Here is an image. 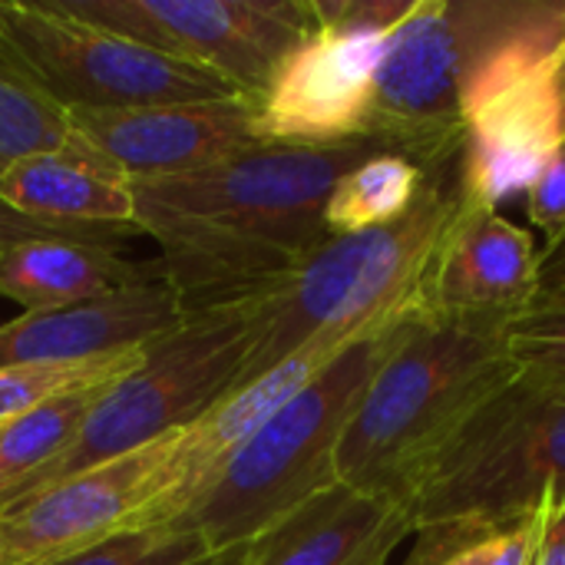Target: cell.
I'll use <instances>...</instances> for the list:
<instances>
[{
  "instance_id": "8",
  "label": "cell",
  "mask_w": 565,
  "mask_h": 565,
  "mask_svg": "<svg viewBox=\"0 0 565 565\" xmlns=\"http://www.w3.org/2000/svg\"><path fill=\"white\" fill-rule=\"evenodd\" d=\"M0 63L66 113L238 96L218 76L66 17L50 0H0Z\"/></svg>"
},
{
  "instance_id": "13",
  "label": "cell",
  "mask_w": 565,
  "mask_h": 565,
  "mask_svg": "<svg viewBox=\"0 0 565 565\" xmlns=\"http://www.w3.org/2000/svg\"><path fill=\"white\" fill-rule=\"evenodd\" d=\"M66 116L73 136L129 182L195 172L265 146L248 96Z\"/></svg>"
},
{
  "instance_id": "20",
  "label": "cell",
  "mask_w": 565,
  "mask_h": 565,
  "mask_svg": "<svg viewBox=\"0 0 565 565\" xmlns=\"http://www.w3.org/2000/svg\"><path fill=\"white\" fill-rule=\"evenodd\" d=\"M106 387L63 394L0 427V507L73 447Z\"/></svg>"
},
{
  "instance_id": "14",
  "label": "cell",
  "mask_w": 565,
  "mask_h": 565,
  "mask_svg": "<svg viewBox=\"0 0 565 565\" xmlns=\"http://www.w3.org/2000/svg\"><path fill=\"white\" fill-rule=\"evenodd\" d=\"M536 238L500 209L463 202L424 281L427 315L510 318L536 295Z\"/></svg>"
},
{
  "instance_id": "4",
  "label": "cell",
  "mask_w": 565,
  "mask_h": 565,
  "mask_svg": "<svg viewBox=\"0 0 565 565\" xmlns=\"http://www.w3.org/2000/svg\"><path fill=\"white\" fill-rule=\"evenodd\" d=\"M414 318L354 341L318 381L268 417L172 523L199 533L209 553H225L255 543L298 507L331 490L348 420L401 328Z\"/></svg>"
},
{
  "instance_id": "29",
  "label": "cell",
  "mask_w": 565,
  "mask_h": 565,
  "mask_svg": "<svg viewBox=\"0 0 565 565\" xmlns=\"http://www.w3.org/2000/svg\"><path fill=\"white\" fill-rule=\"evenodd\" d=\"M553 291H565V242L540 255L536 295H553Z\"/></svg>"
},
{
  "instance_id": "2",
  "label": "cell",
  "mask_w": 565,
  "mask_h": 565,
  "mask_svg": "<svg viewBox=\"0 0 565 565\" xmlns=\"http://www.w3.org/2000/svg\"><path fill=\"white\" fill-rule=\"evenodd\" d=\"M507 318L417 315L374 371L338 447V483L411 503L460 427L516 374Z\"/></svg>"
},
{
  "instance_id": "3",
  "label": "cell",
  "mask_w": 565,
  "mask_h": 565,
  "mask_svg": "<svg viewBox=\"0 0 565 565\" xmlns=\"http://www.w3.org/2000/svg\"><path fill=\"white\" fill-rule=\"evenodd\" d=\"M460 156L427 169V182L404 218L328 238L258 295L248 354L232 391L258 381L318 334L361 338L427 311L430 262L467 202Z\"/></svg>"
},
{
  "instance_id": "11",
  "label": "cell",
  "mask_w": 565,
  "mask_h": 565,
  "mask_svg": "<svg viewBox=\"0 0 565 565\" xmlns=\"http://www.w3.org/2000/svg\"><path fill=\"white\" fill-rule=\"evenodd\" d=\"M565 17L510 43L463 99V195L500 209L526 195L543 162L565 142L559 66Z\"/></svg>"
},
{
  "instance_id": "19",
  "label": "cell",
  "mask_w": 565,
  "mask_h": 565,
  "mask_svg": "<svg viewBox=\"0 0 565 565\" xmlns=\"http://www.w3.org/2000/svg\"><path fill=\"white\" fill-rule=\"evenodd\" d=\"M424 182L427 169L417 166L414 159L391 149L371 152L334 185L324 205L328 235H358L404 218L417 202Z\"/></svg>"
},
{
  "instance_id": "15",
  "label": "cell",
  "mask_w": 565,
  "mask_h": 565,
  "mask_svg": "<svg viewBox=\"0 0 565 565\" xmlns=\"http://www.w3.org/2000/svg\"><path fill=\"white\" fill-rule=\"evenodd\" d=\"M185 318L175 291L159 278L96 301L23 311L0 324V367L76 364L142 348Z\"/></svg>"
},
{
  "instance_id": "30",
  "label": "cell",
  "mask_w": 565,
  "mask_h": 565,
  "mask_svg": "<svg viewBox=\"0 0 565 565\" xmlns=\"http://www.w3.org/2000/svg\"><path fill=\"white\" fill-rule=\"evenodd\" d=\"M245 553H248V543L245 546H235V550H225V553H212L205 563L199 565H242Z\"/></svg>"
},
{
  "instance_id": "7",
  "label": "cell",
  "mask_w": 565,
  "mask_h": 565,
  "mask_svg": "<svg viewBox=\"0 0 565 565\" xmlns=\"http://www.w3.org/2000/svg\"><path fill=\"white\" fill-rule=\"evenodd\" d=\"M255 305L258 295L202 308L185 315L172 331L152 338L142 361L103 391L73 447L3 507L179 434L205 417L238 377L252 341Z\"/></svg>"
},
{
  "instance_id": "12",
  "label": "cell",
  "mask_w": 565,
  "mask_h": 565,
  "mask_svg": "<svg viewBox=\"0 0 565 565\" xmlns=\"http://www.w3.org/2000/svg\"><path fill=\"white\" fill-rule=\"evenodd\" d=\"M182 434L185 430L169 434L3 507V565H50L129 530L132 520L156 500L162 470Z\"/></svg>"
},
{
  "instance_id": "28",
  "label": "cell",
  "mask_w": 565,
  "mask_h": 565,
  "mask_svg": "<svg viewBox=\"0 0 565 565\" xmlns=\"http://www.w3.org/2000/svg\"><path fill=\"white\" fill-rule=\"evenodd\" d=\"M530 565H565V483L550 487L540 500Z\"/></svg>"
},
{
  "instance_id": "6",
  "label": "cell",
  "mask_w": 565,
  "mask_h": 565,
  "mask_svg": "<svg viewBox=\"0 0 565 565\" xmlns=\"http://www.w3.org/2000/svg\"><path fill=\"white\" fill-rule=\"evenodd\" d=\"M565 483V374L520 371L437 454L411 497L414 536L510 526Z\"/></svg>"
},
{
  "instance_id": "16",
  "label": "cell",
  "mask_w": 565,
  "mask_h": 565,
  "mask_svg": "<svg viewBox=\"0 0 565 565\" xmlns=\"http://www.w3.org/2000/svg\"><path fill=\"white\" fill-rule=\"evenodd\" d=\"M414 533L411 507L334 483L248 543L242 565H387Z\"/></svg>"
},
{
  "instance_id": "5",
  "label": "cell",
  "mask_w": 565,
  "mask_h": 565,
  "mask_svg": "<svg viewBox=\"0 0 565 565\" xmlns=\"http://www.w3.org/2000/svg\"><path fill=\"white\" fill-rule=\"evenodd\" d=\"M563 17L565 0H417L384 43L367 139L424 169L457 159L477 76Z\"/></svg>"
},
{
  "instance_id": "17",
  "label": "cell",
  "mask_w": 565,
  "mask_h": 565,
  "mask_svg": "<svg viewBox=\"0 0 565 565\" xmlns=\"http://www.w3.org/2000/svg\"><path fill=\"white\" fill-rule=\"evenodd\" d=\"M0 202L56 225H136L129 179L76 136L60 152L26 156L0 169Z\"/></svg>"
},
{
  "instance_id": "27",
  "label": "cell",
  "mask_w": 565,
  "mask_h": 565,
  "mask_svg": "<svg viewBox=\"0 0 565 565\" xmlns=\"http://www.w3.org/2000/svg\"><path fill=\"white\" fill-rule=\"evenodd\" d=\"M526 215L543 235V252L556 248L565 238V142L543 162L526 189Z\"/></svg>"
},
{
  "instance_id": "32",
  "label": "cell",
  "mask_w": 565,
  "mask_h": 565,
  "mask_svg": "<svg viewBox=\"0 0 565 565\" xmlns=\"http://www.w3.org/2000/svg\"><path fill=\"white\" fill-rule=\"evenodd\" d=\"M0 565H3V533H0Z\"/></svg>"
},
{
  "instance_id": "21",
  "label": "cell",
  "mask_w": 565,
  "mask_h": 565,
  "mask_svg": "<svg viewBox=\"0 0 565 565\" xmlns=\"http://www.w3.org/2000/svg\"><path fill=\"white\" fill-rule=\"evenodd\" d=\"M142 348H129L119 354H103L93 361L76 364H23V367H0V427L83 387H99L126 377L139 361Z\"/></svg>"
},
{
  "instance_id": "22",
  "label": "cell",
  "mask_w": 565,
  "mask_h": 565,
  "mask_svg": "<svg viewBox=\"0 0 565 565\" xmlns=\"http://www.w3.org/2000/svg\"><path fill=\"white\" fill-rule=\"evenodd\" d=\"M73 142L70 116L0 63V169Z\"/></svg>"
},
{
  "instance_id": "26",
  "label": "cell",
  "mask_w": 565,
  "mask_h": 565,
  "mask_svg": "<svg viewBox=\"0 0 565 565\" xmlns=\"http://www.w3.org/2000/svg\"><path fill=\"white\" fill-rule=\"evenodd\" d=\"M142 235L139 225H56L30 218L7 202H0V252L20 242H73V245H93L116 252L126 238Z\"/></svg>"
},
{
  "instance_id": "25",
  "label": "cell",
  "mask_w": 565,
  "mask_h": 565,
  "mask_svg": "<svg viewBox=\"0 0 565 565\" xmlns=\"http://www.w3.org/2000/svg\"><path fill=\"white\" fill-rule=\"evenodd\" d=\"M536 540V513L490 533L457 540H420L407 565H530Z\"/></svg>"
},
{
  "instance_id": "1",
  "label": "cell",
  "mask_w": 565,
  "mask_h": 565,
  "mask_svg": "<svg viewBox=\"0 0 565 565\" xmlns=\"http://www.w3.org/2000/svg\"><path fill=\"white\" fill-rule=\"evenodd\" d=\"M377 149L387 146H262L195 172L132 179L136 225L159 242L162 281L182 311L278 285L331 238L324 205L334 185Z\"/></svg>"
},
{
  "instance_id": "33",
  "label": "cell",
  "mask_w": 565,
  "mask_h": 565,
  "mask_svg": "<svg viewBox=\"0 0 565 565\" xmlns=\"http://www.w3.org/2000/svg\"><path fill=\"white\" fill-rule=\"evenodd\" d=\"M563 242H565V238H563ZM563 242H559V245H563Z\"/></svg>"
},
{
  "instance_id": "24",
  "label": "cell",
  "mask_w": 565,
  "mask_h": 565,
  "mask_svg": "<svg viewBox=\"0 0 565 565\" xmlns=\"http://www.w3.org/2000/svg\"><path fill=\"white\" fill-rule=\"evenodd\" d=\"M507 354L520 371L565 374V291L533 295L503 324Z\"/></svg>"
},
{
  "instance_id": "10",
  "label": "cell",
  "mask_w": 565,
  "mask_h": 565,
  "mask_svg": "<svg viewBox=\"0 0 565 565\" xmlns=\"http://www.w3.org/2000/svg\"><path fill=\"white\" fill-rule=\"evenodd\" d=\"M179 63L205 70L238 96L262 99L285 56L311 33V0H50Z\"/></svg>"
},
{
  "instance_id": "18",
  "label": "cell",
  "mask_w": 565,
  "mask_h": 565,
  "mask_svg": "<svg viewBox=\"0 0 565 565\" xmlns=\"http://www.w3.org/2000/svg\"><path fill=\"white\" fill-rule=\"evenodd\" d=\"M159 262H129L109 248L73 242H20L0 252V298L23 311H46L159 281Z\"/></svg>"
},
{
  "instance_id": "23",
  "label": "cell",
  "mask_w": 565,
  "mask_h": 565,
  "mask_svg": "<svg viewBox=\"0 0 565 565\" xmlns=\"http://www.w3.org/2000/svg\"><path fill=\"white\" fill-rule=\"evenodd\" d=\"M209 556L212 553L199 533L185 530L182 523H166L113 533L50 565H199Z\"/></svg>"
},
{
  "instance_id": "31",
  "label": "cell",
  "mask_w": 565,
  "mask_h": 565,
  "mask_svg": "<svg viewBox=\"0 0 565 565\" xmlns=\"http://www.w3.org/2000/svg\"><path fill=\"white\" fill-rule=\"evenodd\" d=\"M559 93H563V119H565V50H563V66H559Z\"/></svg>"
},
{
  "instance_id": "9",
  "label": "cell",
  "mask_w": 565,
  "mask_h": 565,
  "mask_svg": "<svg viewBox=\"0 0 565 565\" xmlns=\"http://www.w3.org/2000/svg\"><path fill=\"white\" fill-rule=\"evenodd\" d=\"M417 0H311L315 26L255 103L265 146H344L367 139L377 66Z\"/></svg>"
}]
</instances>
